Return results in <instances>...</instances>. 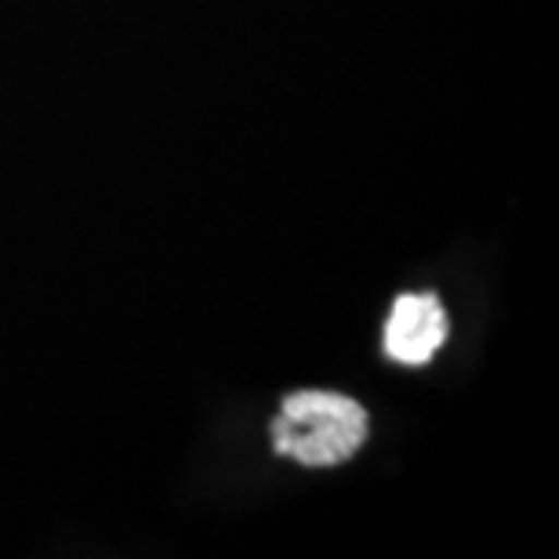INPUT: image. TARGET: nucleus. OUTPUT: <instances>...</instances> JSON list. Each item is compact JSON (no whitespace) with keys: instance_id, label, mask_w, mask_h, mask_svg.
Returning a JSON list of instances; mask_svg holds the SVG:
<instances>
[{"instance_id":"1","label":"nucleus","mask_w":559,"mask_h":559,"mask_svg":"<svg viewBox=\"0 0 559 559\" xmlns=\"http://www.w3.org/2000/svg\"><path fill=\"white\" fill-rule=\"evenodd\" d=\"M367 440V411L342 393H295L273 421V447L298 465L331 468Z\"/></svg>"},{"instance_id":"2","label":"nucleus","mask_w":559,"mask_h":559,"mask_svg":"<svg viewBox=\"0 0 559 559\" xmlns=\"http://www.w3.org/2000/svg\"><path fill=\"white\" fill-rule=\"evenodd\" d=\"M447 338V312L436 295H404L396 298L385 323V353L396 364L421 367L429 364Z\"/></svg>"}]
</instances>
